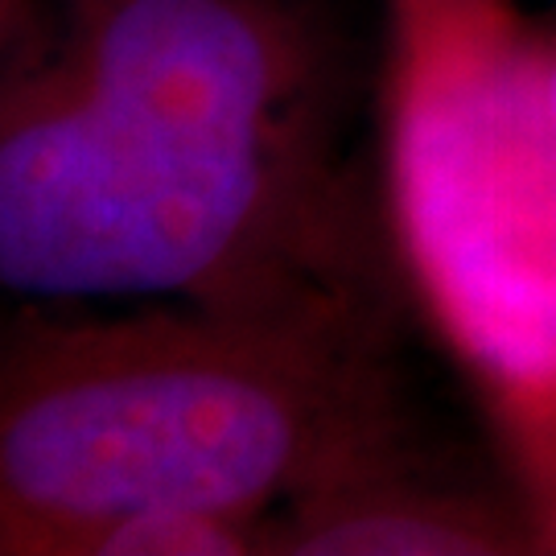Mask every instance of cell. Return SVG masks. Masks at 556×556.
<instances>
[{"instance_id": "cell-1", "label": "cell", "mask_w": 556, "mask_h": 556, "mask_svg": "<svg viewBox=\"0 0 556 556\" xmlns=\"http://www.w3.org/2000/svg\"><path fill=\"white\" fill-rule=\"evenodd\" d=\"M321 0H4L0 285L17 305L392 309Z\"/></svg>"}, {"instance_id": "cell-2", "label": "cell", "mask_w": 556, "mask_h": 556, "mask_svg": "<svg viewBox=\"0 0 556 556\" xmlns=\"http://www.w3.org/2000/svg\"><path fill=\"white\" fill-rule=\"evenodd\" d=\"M392 309L17 305L0 334V553L71 556L108 519H268L408 438Z\"/></svg>"}, {"instance_id": "cell-3", "label": "cell", "mask_w": 556, "mask_h": 556, "mask_svg": "<svg viewBox=\"0 0 556 556\" xmlns=\"http://www.w3.org/2000/svg\"><path fill=\"white\" fill-rule=\"evenodd\" d=\"M491 0H404L388 223L482 376L556 396V112L544 38Z\"/></svg>"}, {"instance_id": "cell-4", "label": "cell", "mask_w": 556, "mask_h": 556, "mask_svg": "<svg viewBox=\"0 0 556 556\" xmlns=\"http://www.w3.org/2000/svg\"><path fill=\"white\" fill-rule=\"evenodd\" d=\"M540 548L528 507L445 475L413 433L268 516L273 556H507Z\"/></svg>"}, {"instance_id": "cell-5", "label": "cell", "mask_w": 556, "mask_h": 556, "mask_svg": "<svg viewBox=\"0 0 556 556\" xmlns=\"http://www.w3.org/2000/svg\"><path fill=\"white\" fill-rule=\"evenodd\" d=\"M268 553V519L165 507L108 519L75 540L71 556H248Z\"/></svg>"}, {"instance_id": "cell-6", "label": "cell", "mask_w": 556, "mask_h": 556, "mask_svg": "<svg viewBox=\"0 0 556 556\" xmlns=\"http://www.w3.org/2000/svg\"><path fill=\"white\" fill-rule=\"evenodd\" d=\"M544 83H548V100H553L556 112V34L544 41Z\"/></svg>"}]
</instances>
